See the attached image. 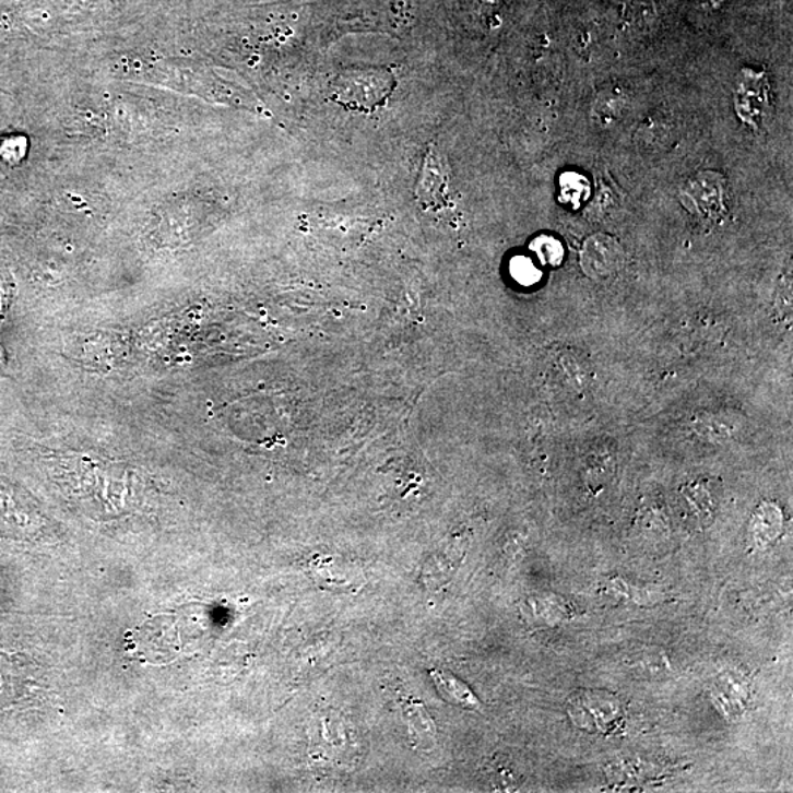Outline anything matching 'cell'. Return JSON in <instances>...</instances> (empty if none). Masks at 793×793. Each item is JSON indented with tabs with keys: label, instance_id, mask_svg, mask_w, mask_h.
<instances>
[{
	"label": "cell",
	"instance_id": "1",
	"mask_svg": "<svg viewBox=\"0 0 793 793\" xmlns=\"http://www.w3.org/2000/svg\"><path fill=\"white\" fill-rule=\"evenodd\" d=\"M569 714L579 727L605 732L616 726L624 710L613 695L605 693H578L569 701Z\"/></svg>",
	"mask_w": 793,
	"mask_h": 793
},
{
	"label": "cell",
	"instance_id": "2",
	"mask_svg": "<svg viewBox=\"0 0 793 793\" xmlns=\"http://www.w3.org/2000/svg\"><path fill=\"white\" fill-rule=\"evenodd\" d=\"M625 251L619 242L605 234L588 238L581 251L582 270L595 280L609 279L622 270Z\"/></svg>",
	"mask_w": 793,
	"mask_h": 793
},
{
	"label": "cell",
	"instance_id": "3",
	"mask_svg": "<svg viewBox=\"0 0 793 793\" xmlns=\"http://www.w3.org/2000/svg\"><path fill=\"white\" fill-rule=\"evenodd\" d=\"M751 682L739 672L729 671L715 679L711 688V698L715 709L727 720L739 719L751 701Z\"/></svg>",
	"mask_w": 793,
	"mask_h": 793
},
{
	"label": "cell",
	"instance_id": "4",
	"mask_svg": "<svg viewBox=\"0 0 793 793\" xmlns=\"http://www.w3.org/2000/svg\"><path fill=\"white\" fill-rule=\"evenodd\" d=\"M710 175L706 174L698 177L697 180L690 181L684 191V198H688V208L697 213H711L718 211L722 206V190H720V177L713 175L710 181Z\"/></svg>",
	"mask_w": 793,
	"mask_h": 793
},
{
	"label": "cell",
	"instance_id": "5",
	"mask_svg": "<svg viewBox=\"0 0 793 793\" xmlns=\"http://www.w3.org/2000/svg\"><path fill=\"white\" fill-rule=\"evenodd\" d=\"M780 531H782V514L778 507L762 505L754 514L749 529L751 543L758 548L769 547L774 540H778Z\"/></svg>",
	"mask_w": 793,
	"mask_h": 793
},
{
	"label": "cell",
	"instance_id": "6",
	"mask_svg": "<svg viewBox=\"0 0 793 793\" xmlns=\"http://www.w3.org/2000/svg\"><path fill=\"white\" fill-rule=\"evenodd\" d=\"M430 677H433L439 693H441L447 701L467 710L481 709L480 699L475 697L472 689L466 684H463L462 680L458 679V677L451 675V673L433 671L430 672Z\"/></svg>",
	"mask_w": 793,
	"mask_h": 793
},
{
	"label": "cell",
	"instance_id": "7",
	"mask_svg": "<svg viewBox=\"0 0 793 793\" xmlns=\"http://www.w3.org/2000/svg\"><path fill=\"white\" fill-rule=\"evenodd\" d=\"M531 249L538 255L541 262L549 264V267H557V264H560L563 255H565L560 241H557L556 238L548 236L535 238V240L532 241Z\"/></svg>",
	"mask_w": 793,
	"mask_h": 793
},
{
	"label": "cell",
	"instance_id": "8",
	"mask_svg": "<svg viewBox=\"0 0 793 793\" xmlns=\"http://www.w3.org/2000/svg\"><path fill=\"white\" fill-rule=\"evenodd\" d=\"M608 590L609 592H614V594L622 595L625 596V599L634 601V603L650 605L652 603H655V601L660 599L659 592H652L648 590H641V588L630 587L628 582L620 581V579H616V581L609 582Z\"/></svg>",
	"mask_w": 793,
	"mask_h": 793
},
{
	"label": "cell",
	"instance_id": "9",
	"mask_svg": "<svg viewBox=\"0 0 793 793\" xmlns=\"http://www.w3.org/2000/svg\"><path fill=\"white\" fill-rule=\"evenodd\" d=\"M510 272L513 279L522 285H534L541 279V272L536 270L532 260L524 258V256L511 259Z\"/></svg>",
	"mask_w": 793,
	"mask_h": 793
},
{
	"label": "cell",
	"instance_id": "10",
	"mask_svg": "<svg viewBox=\"0 0 793 793\" xmlns=\"http://www.w3.org/2000/svg\"><path fill=\"white\" fill-rule=\"evenodd\" d=\"M654 3L651 0H635L630 7L629 19L634 23L648 24L654 19Z\"/></svg>",
	"mask_w": 793,
	"mask_h": 793
},
{
	"label": "cell",
	"instance_id": "11",
	"mask_svg": "<svg viewBox=\"0 0 793 793\" xmlns=\"http://www.w3.org/2000/svg\"><path fill=\"white\" fill-rule=\"evenodd\" d=\"M719 2L720 0H701V3H703V5H715V3Z\"/></svg>",
	"mask_w": 793,
	"mask_h": 793
}]
</instances>
